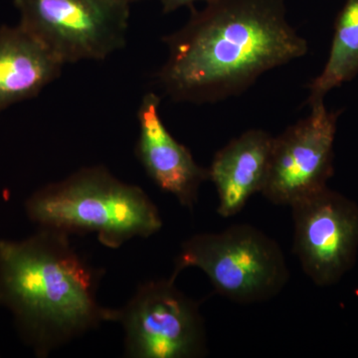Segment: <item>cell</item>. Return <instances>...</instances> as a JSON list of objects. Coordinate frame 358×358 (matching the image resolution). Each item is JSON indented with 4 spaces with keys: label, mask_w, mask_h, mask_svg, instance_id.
<instances>
[{
    "label": "cell",
    "mask_w": 358,
    "mask_h": 358,
    "mask_svg": "<svg viewBox=\"0 0 358 358\" xmlns=\"http://www.w3.org/2000/svg\"><path fill=\"white\" fill-rule=\"evenodd\" d=\"M205 1L162 39L169 55L155 76L174 102L203 105L240 96L268 71L308 53L285 0Z\"/></svg>",
    "instance_id": "obj_1"
},
{
    "label": "cell",
    "mask_w": 358,
    "mask_h": 358,
    "mask_svg": "<svg viewBox=\"0 0 358 358\" xmlns=\"http://www.w3.org/2000/svg\"><path fill=\"white\" fill-rule=\"evenodd\" d=\"M103 275L66 233L38 228L20 241L0 240V306L37 357L109 322L110 308L96 298Z\"/></svg>",
    "instance_id": "obj_2"
},
{
    "label": "cell",
    "mask_w": 358,
    "mask_h": 358,
    "mask_svg": "<svg viewBox=\"0 0 358 358\" xmlns=\"http://www.w3.org/2000/svg\"><path fill=\"white\" fill-rule=\"evenodd\" d=\"M25 211L38 228L69 236L96 233L110 249L136 237L152 236L162 228L159 209L147 193L103 166L83 167L40 188L26 200Z\"/></svg>",
    "instance_id": "obj_3"
},
{
    "label": "cell",
    "mask_w": 358,
    "mask_h": 358,
    "mask_svg": "<svg viewBox=\"0 0 358 358\" xmlns=\"http://www.w3.org/2000/svg\"><path fill=\"white\" fill-rule=\"evenodd\" d=\"M192 267L203 271L218 294L240 303L274 298L289 278L280 245L247 224L194 235L183 242L171 277L176 279Z\"/></svg>",
    "instance_id": "obj_4"
},
{
    "label": "cell",
    "mask_w": 358,
    "mask_h": 358,
    "mask_svg": "<svg viewBox=\"0 0 358 358\" xmlns=\"http://www.w3.org/2000/svg\"><path fill=\"white\" fill-rule=\"evenodd\" d=\"M21 27L63 63L103 61L127 43L129 6L121 0H14Z\"/></svg>",
    "instance_id": "obj_5"
},
{
    "label": "cell",
    "mask_w": 358,
    "mask_h": 358,
    "mask_svg": "<svg viewBox=\"0 0 358 358\" xmlns=\"http://www.w3.org/2000/svg\"><path fill=\"white\" fill-rule=\"evenodd\" d=\"M176 279L143 282L109 322L121 324L124 355L133 358H194L207 353L199 305L176 287Z\"/></svg>",
    "instance_id": "obj_6"
},
{
    "label": "cell",
    "mask_w": 358,
    "mask_h": 358,
    "mask_svg": "<svg viewBox=\"0 0 358 358\" xmlns=\"http://www.w3.org/2000/svg\"><path fill=\"white\" fill-rule=\"evenodd\" d=\"M305 119L273 141L268 176L261 194L275 205H292L327 187L334 173V140L339 112L324 102L310 106Z\"/></svg>",
    "instance_id": "obj_7"
},
{
    "label": "cell",
    "mask_w": 358,
    "mask_h": 358,
    "mask_svg": "<svg viewBox=\"0 0 358 358\" xmlns=\"http://www.w3.org/2000/svg\"><path fill=\"white\" fill-rule=\"evenodd\" d=\"M294 255L317 286L338 284L358 252V205L329 187L292 205Z\"/></svg>",
    "instance_id": "obj_8"
},
{
    "label": "cell",
    "mask_w": 358,
    "mask_h": 358,
    "mask_svg": "<svg viewBox=\"0 0 358 358\" xmlns=\"http://www.w3.org/2000/svg\"><path fill=\"white\" fill-rule=\"evenodd\" d=\"M160 98L148 92L141 99L136 117L138 138L134 154L148 178L180 205L193 209L200 186L209 180L208 169L200 166L190 150L167 129L159 113Z\"/></svg>",
    "instance_id": "obj_9"
},
{
    "label": "cell",
    "mask_w": 358,
    "mask_h": 358,
    "mask_svg": "<svg viewBox=\"0 0 358 358\" xmlns=\"http://www.w3.org/2000/svg\"><path fill=\"white\" fill-rule=\"evenodd\" d=\"M273 141L274 136L267 131L249 129L214 155L208 174L217 190L219 215H236L255 193L262 192Z\"/></svg>",
    "instance_id": "obj_10"
},
{
    "label": "cell",
    "mask_w": 358,
    "mask_h": 358,
    "mask_svg": "<svg viewBox=\"0 0 358 358\" xmlns=\"http://www.w3.org/2000/svg\"><path fill=\"white\" fill-rule=\"evenodd\" d=\"M64 64L24 28H0V112L34 98L60 76Z\"/></svg>",
    "instance_id": "obj_11"
},
{
    "label": "cell",
    "mask_w": 358,
    "mask_h": 358,
    "mask_svg": "<svg viewBox=\"0 0 358 358\" xmlns=\"http://www.w3.org/2000/svg\"><path fill=\"white\" fill-rule=\"evenodd\" d=\"M358 75V0H345L334 22L331 51L324 70L308 84V105L324 102L334 88Z\"/></svg>",
    "instance_id": "obj_12"
},
{
    "label": "cell",
    "mask_w": 358,
    "mask_h": 358,
    "mask_svg": "<svg viewBox=\"0 0 358 358\" xmlns=\"http://www.w3.org/2000/svg\"><path fill=\"white\" fill-rule=\"evenodd\" d=\"M197 1H200V0H160L164 13H173L181 7H192Z\"/></svg>",
    "instance_id": "obj_13"
},
{
    "label": "cell",
    "mask_w": 358,
    "mask_h": 358,
    "mask_svg": "<svg viewBox=\"0 0 358 358\" xmlns=\"http://www.w3.org/2000/svg\"><path fill=\"white\" fill-rule=\"evenodd\" d=\"M121 1L126 2V3H134V2H138L140 1V0H121Z\"/></svg>",
    "instance_id": "obj_14"
}]
</instances>
